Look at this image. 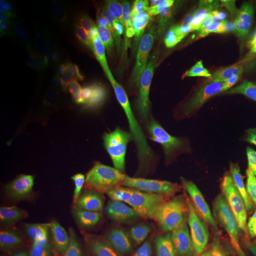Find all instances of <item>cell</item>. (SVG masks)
Listing matches in <instances>:
<instances>
[{
	"instance_id": "cell-3",
	"label": "cell",
	"mask_w": 256,
	"mask_h": 256,
	"mask_svg": "<svg viewBox=\"0 0 256 256\" xmlns=\"http://www.w3.org/2000/svg\"><path fill=\"white\" fill-rule=\"evenodd\" d=\"M218 162L227 176L232 196L248 222L256 243V194L252 185L246 174L232 162L229 156H223Z\"/></svg>"
},
{
	"instance_id": "cell-2",
	"label": "cell",
	"mask_w": 256,
	"mask_h": 256,
	"mask_svg": "<svg viewBox=\"0 0 256 256\" xmlns=\"http://www.w3.org/2000/svg\"><path fill=\"white\" fill-rule=\"evenodd\" d=\"M183 82L185 88L184 102L192 113V118L202 129L216 158H220L227 152L216 129L210 110V95L202 82L198 72L196 70L190 74Z\"/></svg>"
},
{
	"instance_id": "cell-26",
	"label": "cell",
	"mask_w": 256,
	"mask_h": 256,
	"mask_svg": "<svg viewBox=\"0 0 256 256\" xmlns=\"http://www.w3.org/2000/svg\"></svg>"
},
{
	"instance_id": "cell-6",
	"label": "cell",
	"mask_w": 256,
	"mask_h": 256,
	"mask_svg": "<svg viewBox=\"0 0 256 256\" xmlns=\"http://www.w3.org/2000/svg\"><path fill=\"white\" fill-rule=\"evenodd\" d=\"M102 28L111 41L126 45L133 36V23L126 8L117 3L106 6L102 16Z\"/></svg>"
},
{
	"instance_id": "cell-5",
	"label": "cell",
	"mask_w": 256,
	"mask_h": 256,
	"mask_svg": "<svg viewBox=\"0 0 256 256\" xmlns=\"http://www.w3.org/2000/svg\"><path fill=\"white\" fill-rule=\"evenodd\" d=\"M212 14L230 38L250 52L246 34V16L243 7L228 0L214 1Z\"/></svg>"
},
{
	"instance_id": "cell-21",
	"label": "cell",
	"mask_w": 256,
	"mask_h": 256,
	"mask_svg": "<svg viewBox=\"0 0 256 256\" xmlns=\"http://www.w3.org/2000/svg\"><path fill=\"white\" fill-rule=\"evenodd\" d=\"M24 32V28L16 23H5L1 24L0 28V46H7L16 42L18 37Z\"/></svg>"
},
{
	"instance_id": "cell-20",
	"label": "cell",
	"mask_w": 256,
	"mask_h": 256,
	"mask_svg": "<svg viewBox=\"0 0 256 256\" xmlns=\"http://www.w3.org/2000/svg\"><path fill=\"white\" fill-rule=\"evenodd\" d=\"M108 164L113 171H115L120 176H122L124 180L128 182H133V180L137 178L136 174L132 171V169L126 162L122 154H120L118 151L114 150L113 152L110 153V155L108 156Z\"/></svg>"
},
{
	"instance_id": "cell-17",
	"label": "cell",
	"mask_w": 256,
	"mask_h": 256,
	"mask_svg": "<svg viewBox=\"0 0 256 256\" xmlns=\"http://www.w3.org/2000/svg\"><path fill=\"white\" fill-rule=\"evenodd\" d=\"M114 194V183L110 178L102 176L94 188L92 194V200L96 206L104 207L108 205Z\"/></svg>"
},
{
	"instance_id": "cell-23",
	"label": "cell",
	"mask_w": 256,
	"mask_h": 256,
	"mask_svg": "<svg viewBox=\"0 0 256 256\" xmlns=\"http://www.w3.org/2000/svg\"><path fill=\"white\" fill-rule=\"evenodd\" d=\"M176 76L184 82V80L190 75V74L198 70L196 68V59H194V52H190L187 55L182 61L178 64L174 68Z\"/></svg>"
},
{
	"instance_id": "cell-10",
	"label": "cell",
	"mask_w": 256,
	"mask_h": 256,
	"mask_svg": "<svg viewBox=\"0 0 256 256\" xmlns=\"http://www.w3.org/2000/svg\"><path fill=\"white\" fill-rule=\"evenodd\" d=\"M27 54L28 60L36 68L43 82L54 95L57 102H63L64 101V97L61 92L58 78L45 52L36 45L30 44L28 46Z\"/></svg>"
},
{
	"instance_id": "cell-8",
	"label": "cell",
	"mask_w": 256,
	"mask_h": 256,
	"mask_svg": "<svg viewBox=\"0 0 256 256\" xmlns=\"http://www.w3.org/2000/svg\"><path fill=\"white\" fill-rule=\"evenodd\" d=\"M72 88L86 134L93 133L98 126L99 117L94 110L86 77L78 68H74L72 72Z\"/></svg>"
},
{
	"instance_id": "cell-4",
	"label": "cell",
	"mask_w": 256,
	"mask_h": 256,
	"mask_svg": "<svg viewBox=\"0 0 256 256\" xmlns=\"http://www.w3.org/2000/svg\"><path fill=\"white\" fill-rule=\"evenodd\" d=\"M198 72L216 108L227 104L229 97L228 80L220 59L214 55L194 52Z\"/></svg>"
},
{
	"instance_id": "cell-24",
	"label": "cell",
	"mask_w": 256,
	"mask_h": 256,
	"mask_svg": "<svg viewBox=\"0 0 256 256\" xmlns=\"http://www.w3.org/2000/svg\"><path fill=\"white\" fill-rule=\"evenodd\" d=\"M133 140H134V138H133L131 129L122 128L118 133V136L115 140V144H114L115 151L122 152Z\"/></svg>"
},
{
	"instance_id": "cell-16",
	"label": "cell",
	"mask_w": 256,
	"mask_h": 256,
	"mask_svg": "<svg viewBox=\"0 0 256 256\" xmlns=\"http://www.w3.org/2000/svg\"><path fill=\"white\" fill-rule=\"evenodd\" d=\"M183 185L182 170L172 172L164 176V198L165 208L170 209L180 196Z\"/></svg>"
},
{
	"instance_id": "cell-22",
	"label": "cell",
	"mask_w": 256,
	"mask_h": 256,
	"mask_svg": "<svg viewBox=\"0 0 256 256\" xmlns=\"http://www.w3.org/2000/svg\"><path fill=\"white\" fill-rule=\"evenodd\" d=\"M0 16H1V24L16 23L24 18V14L21 12V10L14 6L12 2L7 0L1 1Z\"/></svg>"
},
{
	"instance_id": "cell-18",
	"label": "cell",
	"mask_w": 256,
	"mask_h": 256,
	"mask_svg": "<svg viewBox=\"0 0 256 256\" xmlns=\"http://www.w3.org/2000/svg\"><path fill=\"white\" fill-rule=\"evenodd\" d=\"M122 156L128 162L129 167L132 169V171L137 176L138 168L144 164L147 160H149V156L144 150V148L142 146L137 142L133 140L124 151Z\"/></svg>"
},
{
	"instance_id": "cell-1",
	"label": "cell",
	"mask_w": 256,
	"mask_h": 256,
	"mask_svg": "<svg viewBox=\"0 0 256 256\" xmlns=\"http://www.w3.org/2000/svg\"><path fill=\"white\" fill-rule=\"evenodd\" d=\"M183 185L178 198L168 209L176 216L187 218L200 214L210 203L214 194V180L210 173L200 167L182 169Z\"/></svg>"
},
{
	"instance_id": "cell-14",
	"label": "cell",
	"mask_w": 256,
	"mask_h": 256,
	"mask_svg": "<svg viewBox=\"0 0 256 256\" xmlns=\"http://www.w3.org/2000/svg\"><path fill=\"white\" fill-rule=\"evenodd\" d=\"M202 26L208 36L214 40L216 45L218 46V52H220V60L222 66L226 64L227 62V55L226 50L230 44V42L232 40L227 32L220 25L212 12L206 14L202 19Z\"/></svg>"
},
{
	"instance_id": "cell-9",
	"label": "cell",
	"mask_w": 256,
	"mask_h": 256,
	"mask_svg": "<svg viewBox=\"0 0 256 256\" xmlns=\"http://www.w3.org/2000/svg\"><path fill=\"white\" fill-rule=\"evenodd\" d=\"M138 183L142 188L147 202L154 207L165 208L164 198V176L151 158L142 165L137 172Z\"/></svg>"
},
{
	"instance_id": "cell-12",
	"label": "cell",
	"mask_w": 256,
	"mask_h": 256,
	"mask_svg": "<svg viewBox=\"0 0 256 256\" xmlns=\"http://www.w3.org/2000/svg\"><path fill=\"white\" fill-rule=\"evenodd\" d=\"M158 46L160 52L164 55L174 68L187 55L192 52L180 34L172 28L164 30L160 34L158 40Z\"/></svg>"
},
{
	"instance_id": "cell-7",
	"label": "cell",
	"mask_w": 256,
	"mask_h": 256,
	"mask_svg": "<svg viewBox=\"0 0 256 256\" xmlns=\"http://www.w3.org/2000/svg\"><path fill=\"white\" fill-rule=\"evenodd\" d=\"M86 80L94 110L99 120H113L116 115L115 102L108 81L96 70H86Z\"/></svg>"
},
{
	"instance_id": "cell-11",
	"label": "cell",
	"mask_w": 256,
	"mask_h": 256,
	"mask_svg": "<svg viewBox=\"0 0 256 256\" xmlns=\"http://www.w3.org/2000/svg\"><path fill=\"white\" fill-rule=\"evenodd\" d=\"M151 68L156 78L162 82L167 90L173 92L178 98L184 101L185 88L184 82L176 76L174 66L170 64L167 58L162 54L158 48H156L151 54Z\"/></svg>"
},
{
	"instance_id": "cell-13",
	"label": "cell",
	"mask_w": 256,
	"mask_h": 256,
	"mask_svg": "<svg viewBox=\"0 0 256 256\" xmlns=\"http://www.w3.org/2000/svg\"><path fill=\"white\" fill-rule=\"evenodd\" d=\"M130 129L134 140L144 148L149 158L160 162L167 160L168 154L160 146L158 135L153 129L144 126H136Z\"/></svg>"
},
{
	"instance_id": "cell-19",
	"label": "cell",
	"mask_w": 256,
	"mask_h": 256,
	"mask_svg": "<svg viewBox=\"0 0 256 256\" xmlns=\"http://www.w3.org/2000/svg\"><path fill=\"white\" fill-rule=\"evenodd\" d=\"M194 50L214 55L220 59V52L214 40L210 38L202 25H196L194 30Z\"/></svg>"
},
{
	"instance_id": "cell-25",
	"label": "cell",
	"mask_w": 256,
	"mask_h": 256,
	"mask_svg": "<svg viewBox=\"0 0 256 256\" xmlns=\"http://www.w3.org/2000/svg\"><path fill=\"white\" fill-rule=\"evenodd\" d=\"M14 48H16V43L9 44L7 46L1 48V64H9L12 61L14 55Z\"/></svg>"
},
{
	"instance_id": "cell-15",
	"label": "cell",
	"mask_w": 256,
	"mask_h": 256,
	"mask_svg": "<svg viewBox=\"0 0 256 256\" xmlns=\"http://www.w3.org/2000/svg\"><path fill=\"white\" fill-rule=\"evenodd\" d=\"M246 16V34L250 48L252 72L256 75V4L248 2L243 5Z\"/></svg>"
}]
</instances>
